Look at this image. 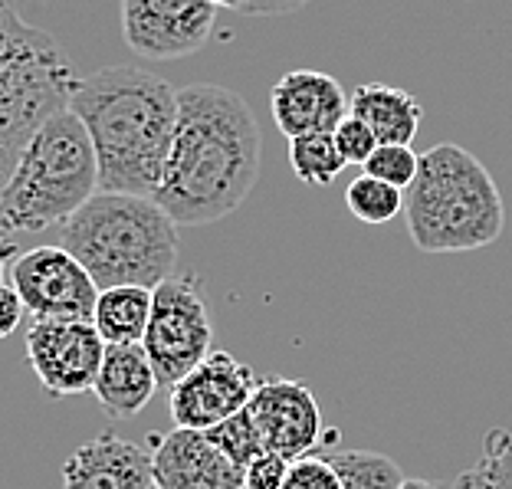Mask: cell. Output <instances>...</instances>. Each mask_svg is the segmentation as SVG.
Masks as SVG:
<instances>
[{
  "label": "cell",
  "mask_w": 512,
  "mask_h": 489,
  "mask_svg": "<svg viewBox=\"0 0 512 489\" xmlns=\"http://www.w3.org/2000/svg\"><path fill=\"white\" fill-rule=\"evenodd\" d=\"M151 302H155V289L145 286L99 289L92 325L99 329L106 345H142L151 319Z\"/></svg>",
  "instance_id": "obj_18"
},
{
  "label": "cell",
  "mask_w": 512,
  "mask_h": 489,
  "mask_svg": "<svg viewBox=\"0 0 512 489\" xmlns=\"http://www.w3.org/2000/svg\"><path fill=\"white\" fill-rule=\"evenodd\" d=\"M211 4H214V7H227V10H237V14H240V10H243V4H247V0H211Z\"/></svg>",
  "instance_id": "obj_33"
},
{
  "label": "cell",
  "mask_w": 512,
  "mask_h": 489,
  "mask_svg": "<svg viewBox=\"0 0 512 489\" xmlns=\"http://www.w3.org/2000/svg\"><path fill=\"white\" fill-rule=\"evenodd\" d=\"M348 112L375 132L378 145H411L424 119V109L417 96L384 83L358 86L348 96Z\"/></svg>",
  "instance_id": "obj_17"
},
{
  "label": "cell",
  "mask_w": 512,
  "mask_h": 489,
  "mask_svg": "<svg viewBox=\"0 0 512 489\" xmlns=\"http://www.w3.org/2000/svg\"><path fill=\"white\" fill-rule=\"evenodd\" d=\"M178 230L151 197L99 191L56 227V243L86 266L99 289H155L178 266Z\"/></svg>",
  "instance_id": "obj_3"
},
{
  "label": "cell",
  "mask_w": 512,
  "mask_h": 489,
  "mask_svg": "<svg viewBox=\"0 0 512 489\" xmlns=\"http://www.w3.org/2000/svg\"><path fill=\"white\" fill-rule=\"evenodd\" d=\"M204 434L211 437V444L240 470H247L256 457L270 453V450H266V444H263V437H260V427H256V421L250 417L247 407H243L240 414L227 417L224 424L204 430Z\"/></svg>",
  "instance_id": "obj_22"
},
{
  "label": "cell",
  "mask_w": 512,
  "mask_h": 489,
  "mask_svg": "<svg viewBox=\"0 0 512 489\" xmlns=\"http://www.w3.org/2000/svg\"><path fill=\"white\" fill-rule=\"evenodd\" d=\"M151 450L135 440L99 434L79 444L63 463L60 489H151Z\"/></svg>",
  "instance_id": "obj_15"
},
{
  "label": "cell",
  "mask_w": 512,
  "mask_h": 489,
  "mask_svg": "<svg viewBox=\"0 0 512 489\" xmlns=\"http://www.w3.org/2000/svg\"><path fill=\"white\" fill-rule=\"evenodd\" d=\"M283 489H342V480L325 453H309L289 463Z\"/></svg>",
  "instance_id": "obj_25"
},
{
  "label": "cell",
  "mask_w": 512,
  "mask_h": 489,
  "mask_svg": "<svg viewBox=\"0 0 512 489\" xmlns=\"http://www.w3.org/2000/svg\"><path fill=\"white\" fill-rule=\"evenodd\" d=\"M69 109L96 148L99 191L155 197L178 125V89L148 69L109 66L79 79Z\"/></svg>",
  "instance_id": "obj_2"
},
{
  "label": "cell",
  "mask_w": 512,
  "mask_h": 489,
  "mask_svg": "<svg viewBox=\"0 0 512 489\" xmlns=\"http://www.w3.org/2000/svg\"><path fill=\"white\" fill-rule=\"evenodd\" d=\"M345 207L362 224H388V220L404 214V191L388 181L371 178V174H358L345 188Z\"/></svg>",
  "instance_id": "obj_21"
},
{
  "label": "cell",
  "mask_w": 512,
  "mask_h": 489,
  "mask_svg": "<svg viewBox=\"0 0 512 489\" xmlns=\"http://www.w3.org/2000/svg\"><path fill=\"white\" fill-rule=\"evenodd\" d=\"M10 286L17 289L23 309L53 322H92L99 302L96 279L60 243L20 253L10 263Z\"/></svg>",
  "instance_id": "obj_8"
},
{
  "label": "cell",
  "mask_w": 512,
  "mask_h": 489,
  "mask_svg": "<svg viewBox=\"0 0 512 489\" xmlns=\"http://www.w3.org/2000/svg\"><path fill=\"white\" fill-rule=\"evenodd\" d=\"M92 194H99L96 148L83 119L66 106L33 132L0 191V240L60 227Z\"/></svg>",
  "instance_id": "obj_5"
},
{
  "label": "cell",
  "mask_w": 512,
  "mask_h": 489,
  "mask_svg": "<svg viewBox=\"0 0 512 489\" xmlns=\"http://www.w3.org/2000/svg\"><path fill=\"white\" fill-rule=\"evenodd\" d=\"M79 76L63 46L0 0V191L20 151L53 112L69 106Z\"/></svg>",
  "instance_id": "obj_6"
},
{
  "label": "cell",
  "mask_w": 512,
  "mask_h": 489,
  "mask_svg": "<svg viewBox=\"0 0 512 489\" xmlns=\"http://www.w3.org/2000/svg\"><path fill=\"white\" fill-rule=\"evenodd\" d=\"M211 0H122V37L145 60H184L211 40Z\"/></svg>",
  "instance_id": "obj_10"
},
{
  "label": "cell",
  "mask_w": 512,
  "mask_h": 489,
  "mask_svg": "<svg viewBox=\"0 0 512 489\" xmlns=\"http://www.w3.org/2000/svg\"><path fill=\"white\" fill-rule=\"evenodd\" d=\"M332 138H335V145H339V155L348 161V165H362L365 168V161L378 151L375 132H371L362 119H355L352 112H348L345 119L339 122V128L332 132Z\"/></svg>",
  "instance_id": "obj_26"
},
{
  "label": "cell",
  "mask_w": 512,
  "mask_h": 489,
  "mask_svg": "<svg viewBox=\"0 0 512 489\" xmlns=\"http://www.w3.org/2000/svg\"><path fill=\"white\" fill-rule=\"evenodd\" d=\"M250 417L260 427V437L270 453H279L289 463L309 457L312 450L322 447L325 427L316 394L309 384L293 378H266L253 391L247 404Z\"/></svg>",
  "instance_id": "obj_12"
},
{
  "label": "cell",
  "mask_w": 512,
  "mask_h": 489,
  "mask_svg": "<svg viewBox=\"0 0 512 489\" xmlns=\"http://www.w3.org/2000/svg\"><path fill=\"white\" fill-rule=\"evenodd\" d=\"M142 348L161 388H174L214 352V322L194 276H171L155 286Z\"/></svg>",
  "instance_id": "obj_7"
},
{
  "label": "cell",
  "mask_w": 512,
  "mask_h": 489,
  "mask_svg": "<svg viewBox=\"0 0 512 489\" xmlns=\"http://www.w3.org/2000/svg\"><path fill=\"white\" fill-rule=\"evenodd\" d=\"M493 489H512V434L503 427L483 437V457L473 467Z\"/></svg>",
  "instance_id": "obj_24"
},
{
  "label": "cell",
  "mask_w": 512,
  "mask_h": 489,
  "mask_svg": "<svg viewBox=\"0 0 512 489\" xmlns=\"http://www.w3.org/2000/svg\"><path fill=\"white\" fill-rule=\"evenodd\" d=\"M151 489H158V486H151Z\"/></svg>",
  "instance_id": "obj_34"
},
{
  "label": "cell",
  "mask_w": 512,
  "mask_h": 489,
  "mask_svg": "<svg viewBox=\"0 0 512 489\" xmlns=\"http://www.w3.org/2000/svg\"><path fill=\"white\" fill-rule=\"evenodd\" d=\"M509 434H512V430H509Z\"/></svg>",
  "instance_id": "obj_35"
},
{
  "label": "cell",
  "mask_w": 512,
  "mask_h": 489,
  "mask_svg": "<svg viewBox=\"0 0 512 489\" xmlns=\"http://www.w3.org/2000/svg\"><path fill=\"white\" fill-rule=\"evenodd\" d=\"M263 165V135L240 92L214 83L178 89V125L155 201L178 227H207L247 201Z\"/></svg>",
  "instance_id": "obj_1"
},
{
  "label": "cell",
  "mask_w": 512,
  "mask_h": 489,
  "mask_svg": "<svg viewBox=\"0 0 512 489\" xmlns=\"http://www.w3.org/2000/svg\"><path fill=\"white\" fill-rule=\"evenodd\" d=\"M17 256H20V250H17V243H14V240H0V283H4L7 263H14Z\"/></svg>",
  "instance_id": "obj_31"
},
{
  "label": "cell",
  "mask_w": 512,
  "mask_h": 489,
  "mask_svg": "<svg viewBox=\"0 0 512 489\" xmlns=\"http://www.w3.org/2000/svg\"><path fill=\"white\" fill-rule=\"evenodd\" d=\"M421 171V155L411 145H378V151L365 161V174L378 181L394 184L398 191H407Z\"/></svg>",
  "instance_id": "obj_23"
},
{
  "label": "cell",
  "mask_w": 512,
  "mask_h": 489,
  "mask_svg": "<svg viewBox=\"0 0 512 489\" xmlns=\"http://www.w3.org/2000/svg\"><path fill=\"white\" fill-rule=\"evenodd\" d=\"M161 388L142 345H109L92 394L112 417L142 414Z\"/></svg>",
  "instance_id": "obj_16"
},
{
  "label": "cell",
  "mask_w": 512,
  "mask_h": 489,
  "mask_svg": "<svg viewBox=\"0 0 512 489\" xmlns=\"http://www.w3.org/2000/svg\"><path fill=\"white\" fill-rule=\"evenodd\" d=\"M401 489H440V486L430 483V480H404Z\"/></svg>",
  "instance_id": "obj_32"
},
{
  "label": "cell",
  "mask_w": 512,
  "mask_h": 489,
  "mask_svg": "<svg viewBox=\"0 0 512 489\" xmlns=\"http://www.w3.org/2000/svg\"><path fill=\"white\" fill-rule=\"evenodd\" d=\"M270 112L286 138L335 132L348 115V96L339 79L319 69H293L270 92Z\"/></svg>",
  "instance_id": "obj_14"
},
{
  "label": "cell",
  "mask_w": 512,
  "mask_h": 489,
  "mask_svg": "<svg viewBox=\"0 0 512 489\" xmlns=\"http://www.w3.org/2000/svg\"><path fill=\"white\" fill-rule=\"evenodd\" d=\"M453 489H493V486L486 483L476 470H467V473H460V476H457V483H453Z\"/></svg>",
  "instance_id": "obj_30"
},
{
  "label": "cell",
  "mask_w": 512,
  "mask_h": 489,
  "mask_svg": "<svg viewBox=\"0 0 512 489\" xmlns=\"http://www.w3.org/2000/svg\"><path fill=\"white\" fill-rule=\"evenodd\" d=\"M289 168L309 188H329L348 168V161L339 155V145H335L332 132H316V135L289 138Z\"/></svg>",
  "instance_id": "obj_19"
},
{
  "label": "cell",
  "mask_w": 512,
  "mask_h": 489,
  "mask_svg": "<svg viewBox=\"0 0 512 489\" xmlns=\"http://www.w3.org/2000/svg\"><path fill=\"white\" fill-rule=\"evenodd\" d=\"M23 302L17 296V289L14 286H4L0 283V339H7V335H14L17 332V325L23 319Z\"/></svg>",
  "instance_id": "obj_28"
},
{
  "label": "cell",
  "mask_w": 512,
  "mask_h": 489,
  "mask_svg": "<svg viewBox=\"0 0 512 489\" xmlns=\"http://www.w3.org/2000/svg\"><path fill=\"white\" fill-rule=\"evenodd\" d=\"M289 473V460L279 453H263L243 470V489H283Z\"/></svg>",
  "instance_id": "obj_27"
},
{
  "label": "cell",
  "mask_w": 512,
  "mask_h": 489,
  "mask_svg": "<svg viewBox=\"0 0 512 489\" xmlns=\"http://www.w3.org/2000/svg\"><path fill=\"white\" fill-rule=\"evenodd\" d=\"M256 388H260V378L253 375L250 365L214 348L191 375H184L174 388H168L174 427L211 430L224 424L227 417L240 414L250 404Z\"/></svg>",
  "instance_id": "obj_11"
},
{
  "label": "cell",
  "mask_w": 512,
  "mask_h": 489,
  "mask_svg": "<svg viewBox=\"0 0 512 489\" xmlns=\"http://www.w3.org/2000/svg\"><path fill=\"white\" fill-rule=\"evenodd\" d=\"M407 234L421 253H470L503 237L506 204L473 151L444 142L421 155L404 194Z\"/></svg>",
  "instance_id": "obj_4"
},
{
  "label": "cell",
  "mask_w": 512,
  "mask_h": 489,
  "mask_svg": "<svg viewBox=\"0 0 512 489\" xmlns=\"http://www.w3.org/2000/svg\"><path fill=\"white\" fill-rule=\"evenodd\" d=\"M342 480V489H401L404 473L391 457L375 450H332L325 453Z\"/></svg>",
  "instance_id": "obj_20"
},
{
  "label": "cell",
  "mask_w": 512,
  "mask_h": 489,
  "mask_svg": "<svg viewBox=\"0 0 512 489\" xmlns=\"http://www.w3.org/2000/svg\"><path fill=\"white\" fill-rule=\"evenodd\" d=\"M106 348L92 322L37 319L27 332V362L50 398H73L96 388Z\"/></svg>",
  "instance_id": "obj_9"
},
{
  "label": "cell",
  "mask_w": 512,
  "mask_h": 489,
  "mask_svg": "<svg viewBox=\"0 0 512 489\" xmlns=\"http://www.w3.org/2000/svg\"><path fill=\"white\" fill-rule=\"evenodd\" d=\"M312 0H247L240 14L243 17H283L293 14V10H302Z\"/></svg>",
  "instance_id": "obj_29"
},
{
  "label": "cell",
  "mask_w": 512,
  "mask_h": 489,
  "mask_svg": "<svg viewBox=\"0 0 512 489\" xmlns=\"http://www.w3.org/2000/svg\"><path fill=\"white\" fill-rule=\"evenodd\" d=\"M151 440L158 489H243V470L211 444L204 430L174 427L171 434Z\"/></svg>",
  "instance_id": "obj_13"
}]
</instances>
